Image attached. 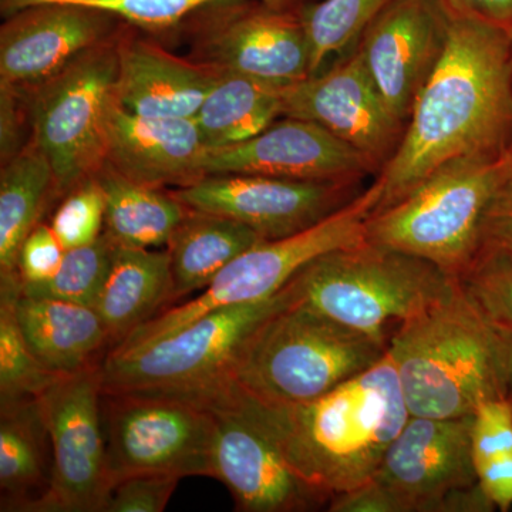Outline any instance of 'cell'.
Instances as JSON below:
<instances>
[{"label":"cell","instance_id":"cell-25","mask_svg":"<svg viewBox=\"0 0 512 512\" xmlns=\"http://www.w3.org/2000/svg\"><path fill=\"white\" fill-rule=\"evenodd\" d=\"M262 241L261 235L241 222L188 208L167 244L173 303L207 289L232 261Z\"/></svg>","mask_w":512,"mask_h":512},{"label":"cell","instance_id":"cell-21","mask_svg":"<svg viewBox=\"0 0 512 512\" xmlns=\"http://www.w3.org/2000/svg\"><path fill=\"white\" fill-rule=\"evenodd\" d=\"M204 140L194 119H158L113 104L107 124L106 163L134 181L156 188L184 187L204 177Z\"/></svg>","mask_w":512,"mask_h":512},{"label":"cell","instance_id":"cell-34","mask_svg":"<svg viewBox=\"0 0 512 512\" xmlns=\"http://www.w3.org/2000/svg\"><path fill=\"white\" fill-rule=\"evenodd\" d=\"M43 2H69L104 10L128 25L163 37L177 29L192 13L217 0H0L3 18Z\"/></svg>","mask_w":512,"mask_h":512},{"label":"cell","instance_id":"cell-36","mask_svg":"<svg viewBox=\"0 0 512 512\" xmlns=\"http://www.w3.org/2000/svg\"><path fill=\"white\" fill-rule=\"evenodd\" d=\"M181 477L144 473L121 478L111 488L104 512H161L170 503Z\"/></svg>","mask_w":512,"mask_h":512},{"label":"cell","instance_id":"cell-27","mask_svg":"<svg viewBox=\"0 0 512 512\" xmlns=\"http://www.w3.org/2000/svg\"><path fill=\"white\" fill-rule=\"evenodd\" d=\"M284 87L242 74H220L194 117L207 150L244 143L284 117Z\"/></svg>","mask_w":512,"mask_h":512},{"label":"cell","instance_id":"cell-9","mask_svg":"<svg viewBox=\"0 0 512 512\" xmlns=\"http://www.w3.org/2000/svg\"><path fill=\"white\" fill-rule=\"evenodd\" d=\"M119 33L45 82L25 86L32 104L33 141L52 165L59 201L106 163Z\"/></svg>","mask_w":512,"mask_h":512},{"label":"cell","instance_id":"cell-30","mask_svg":"<svg viewBox=\"0 0 512 512\" xmlns=\"http://www.w3.org/2000/svg\"><path fill=\"white\" fill-rule=\"evenodd\" d=\"M471 451L477 481L495 508L512 507V402L510 397L481 403L473 414Z\"/></svg>","mask_w":512,"mask_h":512},{"label":"cell","instance_id":"cell-23","mask_svg":"<svg viewBox=\"0 0 512 512\" xmlns=\"http://www.w3.org/2000/svg\"><path fill=\"white\" fill-rule=\"evenodd\" d=\"M165 305H173L167 249L151 251L113 244L106 278L94 305L109 335L110 350L163 312Z\"/></svg>","mask_w":512,"mask_h":512},{"label":"cell","instance_id":"cell-6","mask_svg":"<svg viewBox=\"0 0 512 512\" xmlns=\"http://www.w3.org/2000/svg\"><path fill=\"white\" fill-rule=\"evenodd\" d=\"M511 171L510 153L448 161L403 200L372 212L366 241L419 256L457 279L480 251L485 214Z\"/></svg>","mask_w":512,"mask_h":512},{"label":"cell","instance_id":"cell-38","mask_svg":"<svg viewBox=\"0 0 512 512\" xmlns=\"http://www.w3.org/2000/svg\"><path fill=\"white\" fill-rule=\"evenodd\" d=\"M66 249L62 247L50 224L40 222L20 248L18 272L20 284H40L59 271Z\"/></svg>","mask_w":512,"mask_h":512},{"label":"cell","instance_id":"cell-16","mask_svg":"<svg viewBox=\"0 0 512 512\" xmlns=\"http://www.w3.org/2000/svg\"><path fill=\"white\" fill-rule=\"evenodd\" d=\"M471 416H410L370 478L392 498L393 512H447L448 495L478 483Z\"/></svg>","mask_w":512,"mask_h":512},{"label":"cell","instance_id":"cell-1","mask_svg":"<svg viewBox=\"0 0 512 512\" xmlns=\"http://www.w3.org/2000/svg\"><path fill=\"white\" fill-rule=\"evenodd\" d=\"M447 15L446 49L414 104L399 150L376 177L382 195L373 212L403 200L448 161L510 153V33Z\"/></svg>","mask_w":512,"mask_h":512},{"label":"cell","instance_id":"cell-5","mask_svg":"<svg viewBox=\"0 0 512 512\" xmlns=\"http://www.w3.org/2000/svg\"><path fill=\"white\" fill-rule=\"evenodd\" d=\"M389 345L293 301L252 333L228 379L264 403L318 399L386 356Z\"/></svg>","mask_w":512,"mask_h":512},{"label":"cell","instance_id":"cell-37","mask_svg":"<svg viewBox=\"0 0 512 512\" xmlns=\"http://www.w3.org/2000/svg\"><path fill=\"white\" fill-rule=\"evenodd\" d=\"M32 143L33 114L28 89L0 83V163H8Z\"/></svg>","mask_w":512,"mask_h":512},{"label":"cell","instance_id":"cell-22","mask_svg":"<svg viewBox=\"0 0 512 512\" xmlns=\"http://www.w3.org/2000/svg\"><path fill=\"white\" fill-rule=\"evenodd\" d=\"M15 308L29 348L56 375L99 365L109 353V335L92 306L20 293Z\"/></svg>","mask_w":512,"mask_h":512},{"label":"cell","instance_id":"cell-19","mask_svg":"<svg viewBox=\"0 0 512 512\" xmlns=\"http://www.w3.org/2000/svg\"><path fill=\"white\" fill-rule=\"evenodd\" d=\"M124 20L69 2H43L5 18L0 83L36 86L119 33Z\"/></svg>","mask_w":512,"mask_h":512},{"label":"cell","instance_id":"cell-18","mask_svg":"<svg viewBox=\"0 0 512 512\" xmlns=\"http://www.w3.org/2000/svg\"><path fill=\"white\" fill-rule=\"evenodd\" d=\"M202 174H252L320 183H363L375 165L312 121L281 117L244 143L205 151Z\"/></svg>","mask_w":512,"mask_h":512},{"label":"cell","instance_id":"cell-41","mask_svg":"<svg viewBox=\"0 0 512 512\" xmlns=\"http://www.w3.org/2000/svg\"><path fill=\"white\" fill-rule=\"evenodd\" d=\"M265 5L271 8L285 10V12L301 13L305 12L306 8L318 0H262Z\"/></svg>","mask_w":512,"mask_h":512},{"label":"cell","instance_id":"cell-12","mask_svg":"<svg viewBox=\"0 0 512 512\" xmlns=\"http://www.w3.org/2000/svg\"><path fill=\"white\" fill-rule=\"evenodd\" d=\"M200 400L214 420L210 477L228 488L241 512H306L330 498L286 460L268 431L235 403L220 383L175 387Z\"/></svg>","mask_w":512,"mask_h":512},{"label":"cell","instance_id":"cell-17","mask_svg":"<svg viewBox=\"0 0 512 512\" xmlns=\"http://www.w3.org/2000/svg\"><path fill=\"white\" fill-rule=\"evenodd\" d=\"M447 30L439 0H393L353 46L387 107L406 124L443 56Z\"/></svg>","mask_w":512,"mask_h":512},{"label":"cell","instance_id":"cell-31","mask_svg":"<svg viewBox=\"0 0 512 512\" xmlns=\"http://www.w3.org/2000/svg\"><path fill=\"white\" fill-rule=\"evenodd\" d=\"M393 0H318L303 12L311 45L312 74L320 72L330 56L355 46L370 22Z\"/></svg>","mask_w":512,"mask_h":512},{"label":"cell","instance_id":"cell-35","mask_svg":"<svg viewBox=\"0 0 512 512\" xmlns=\"http://www.w3.org/2000/svg\"><path fill=\"white\" fill-rule=\"evenodd\" d=\"M106 195L97 175L86 178L63 195L50 227L64 249L86 247L103 235Z\"/></svg>","mask_w":512,"mask_h":512},{"label":"cell","instance_id":"cell-7","mask_svg":"<svg viewBox=\"0 0 512 512\" xmlns=\"http://www.w3.org/2000/svg\"><path fill=\"white\" fill-rule=\"evenodd\" d=\"M380 195L382 188L375 180L350 204L315 227L291 237L259 242L232 261L198 298L164 309L110 352L143 348L214 309L271 298L313 259L333 249L366 241L367 218L375 210Z\"/></svg>","mask_w":512,"mask_h":512},{"label":"cell","instance_id":"cell-11","mask_svg":"<svg viewBox=\"0 0 512 512\" xmlns=\"http://www.w3.org/2000/svg\"><path fill=\"white\" fill-rule=\"evenodd\" d=\"M163 37H181L190 59L220 74L281 86L312 76L303 15L271 8L262 0H217Z\"/></svg>","mask_w":512,"mask_h":512},{"label":"cell","instance_id":"cell-13","mask_svg":"<svg viewBox=\"0 0 512 512\" xmlns=\"http://www.w3.org/2000/svg\"><path fill=\"white\" fill-rule=\"evenodd\" d=\"M100 400L101 363L60 377L39 397L53 464L33 512H104L113 484Z\"/></svg>","mask_w":512,"mask_h":512},{"label":"cell","instance_id":"cell-39","mask_svg":"<svg viewBox=\"0 0 512 512\" xmlns=\"http://www.w3.org/2000/svg\"><path fill=\"white\" fill-rule=\"evenodd\" d=\"M500 245L512 249V171L495 192L483 222L481 247Z\"/></svg>","mask_w":512,"mask_h":512},{"label":"cell","instance_id":"cell-20","mask_svg":"<svg viewBox=\"0 0 512 512\" xmlns=\"http://www.w3.org/2000/svg\"><path fill=\"white\" fill-rule=\"evenodd\" d=\"M218 76L136 26L124 23L117 37L116 100L137 116L194 119Z\"/></svg>","mask_w":512,"mask_h":512},{"label":"cell","instance_id":"cell-10","mask_svg":"<svg viewBox=\"0 0 512 512\" xmlns=\"http://www.w3.org/2000/svg\"><path fill=\"white\" fill-rule=\"evenodd\" d=\"M291 301L286 285L271 298L214 309L143 348L107 353L101 390L175 389L224 379L252 333Z\"/></svg>","mask_w":512,"mask_h":512},{"label":"cell","instance_id":"cell-42","mask_svg":"<svg viewBox=\"0 0 512 512\" xmlns=\"http://www.w3.org/2000/svg\"><path fill=\"white\" fill-rule=\"evenodd\" d=\"M507 338V346H508V362H507V390L508 397H510L512 402V336L505 335Z\"/></svg>","mask_w":512,"mask_h":512},{"label":"cell","instance_id":"cell-43","mask_svg":"<svg viewBox=\"0 0 512 512\" xmlns=\"http://www.w3.org/2000/svg\"><path fill=\"white\" fill-rule=\"evenodd\" d=\"M508 33H510V37H511V52H512V30H511V32H508ZM510 154L512 156V144H511V148H510Z\"/></svg>","mask_w":512,"mask_h":512},{"label":"cell","instance_id":"cell-24","mask_svg":"<svg viewBox=\"0 0 512 512\" xmlns=\"http://www.w3.org/2000/svg\"><path fill=\"white\" fill-rule=\"evenodd\" d=\"M52 464L39 397L0 403V511L33 512L49 490Z\"/></svg>","mask_w":512,"mask_h":512},{"label":"cell","instance_id":"cell-8","mask_svg":"<svg viewBox=\"0 0 512 512\" xmlns=\"http://www.w3.org/2000/svg\"><path fill=\"white\" fill-rule=\"evenodd\" d=\"M100 404L111 484L144 473L210 477L214 420L191 394L101 390Z\"/></svg>","mask_w":512,"mask_h":512},{"label":"cell","instance_id":"cell-4","mask_svg":"<svg viewBox=\"0 0 512 512\" xmlns=\"http://www.w3.org/2000/svg\"><path fill=\"white\" fill-rule=\"evenodd\" d=\"M456 285V278L426 259L363 241L313 259L288 288L293 302L389 345L400 323Z\"/></svg>","mask_w":512,"mask_h":512},{"label":"cell","instance_id":"cell-26","mask_svg":"<svg viewBox=\"0 0 512 512\" xmlns=\"http://www.w3.org/2000/svg\"><path fill=\"white\" fill-rule=\"evenodd\" d=\"M59 201L55 173L33 141L0 168V278L19 276L23 242Z\"/></svg>","mask_w":512,"mask_h":512},{"label":"cell","instance_id":"cell-14","mask_svg":"<svg viewBox=\"0 0 512 512\" xmlns=\"http://www.w3.org/2000/svg\"><path fill=\"white\" fill-rule=\"evenodd\" d=\"M360 185L211 174L168 190L191 210L224 215L264 239H281L315 227L342 210L363 191Z\"/></svg>","mask_w":512,"mask_h":512},{"label":"cell","instance_id":"cell-3","mask_svg":"<svg viewBox=\"0 0 512 512\" xmlns=\"http://www.w3.org/2000/svg\"><path fill=\"white\" fill-rule=\"evenodd\" d=\"M410 416H471L507 397V338L456 285L446 298L400 323L387 348Z\"/></svg>","mask_w":512,"mask_h":512},{"label":"cell","instance_id":"cell-28","mask_svg":"<svg viewBox=\"0 0 512 512\" xmlns=\"http://www.w3.org/2000/svg\"><path fill=\"white\" fill-rule=\"evenodd\" d=\"M97 178L106 195L103 234L113 244L144 249L168 244L188 211L168 188L134 183L107 164Z\"/></svg>","mask_w":512,"mask_h":512},{"label":"cell","instance_id":"cell-32","mask_svg":"<svg viewBox=\"0 0 512 512\" xmlns=\"http://www.w3.org/2000/svg\"><path fill=\"white\" fill-rule=\"evenodd\" d=\"M457 284L484 319L512 336V249L483 245Z\"/></svg>","mask_w":512,"mask_h":512},{"label":"cell","instance_id":"cell-2","mask_svg":"<svg viewBox=\"0 0 512 512\" xmlns=\"http://www.w3.org/2000/svg\"><path fill=\"white\" fill-rule=\"evenodd\" d=\"M218 383L268 431L291 466L330 501L375 476L410 417L389 353L329 393L292 406L256 400L228 377Z\"/></svg>","mask_w":512,"mask_h":512},{"label":"cell","instance_id":"cell-15","mask_svg":"<svg viewBox=\"0 0 512 512\" xmlns=\"http://www.w3.org/2000/svg\"><path fill=\"white\" fill-rule=\"evenodd\" d=\"M282 110L284 117L325 128L375 165L377 175L397 153L406 133V123L387 107L353 47L326 72L285 86Z\"/></svg>","mask_w":512,"mask_h":512},{"label":"cell","instance_id":"cell-29","mask_svg":"<svg viewBox=\"0 0 512 512\" xmlns=\"http://www.w3.org/2000/svg\"><path fill=\"white\" fill-rule=\"evenodd\" d=\"M20 276L0 278V403L37 399L60 379L29 348L16 316Z\"/></svg>","mask_w":512,"mask_h":512},{"label":"cell","instance_id":"cell-40","mask_svg":"<svg viewBox=\"0 0 512 512\" xmlns=\"http://www.w3.org/2000/svg\"><path fill=\"white\" fill-rule=\"evenodd\" d=\"M446 12L512 30V0H439Z\"/></svg>","mask_w":512,"mask_h":512},{"label":"cell","instance_id":"cell-33","mask_svg":"<svg viewBox=\"0 0 512 512\" xmlns=\"http://www.w3.org/2000/svg\"><path fill=\"white\" fill-rule=\"evenodd\" d=\"M111 248L113 244L103 234L86 247L67 249L52 278L40 284H20V293L94 308L109 268Z\"/></svg>","mask_w":512,"mask_h":512}]
</instances>
